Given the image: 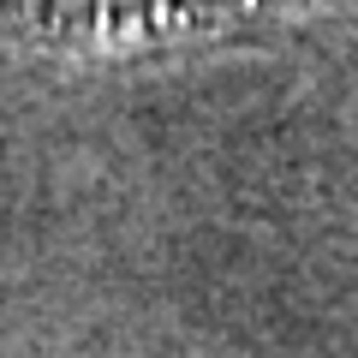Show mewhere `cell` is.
I'll use <instances>...</instances> for the list:
<instances>
[{
	"instance_id": "6da1fadb",
	"label": "cell",
	"mask_w": 358,
	"mask_h": 358,
	"mask_svg": "<svg viewBox=\"0 0 358 358\" xmlns=\"http://www.w3.org/2000/svg\"><path fill=\"white\" fill-rule=\"evenodd\" d=\"M358 0H0V114L281 54Z\"/></svg>"
}]
</instances>
